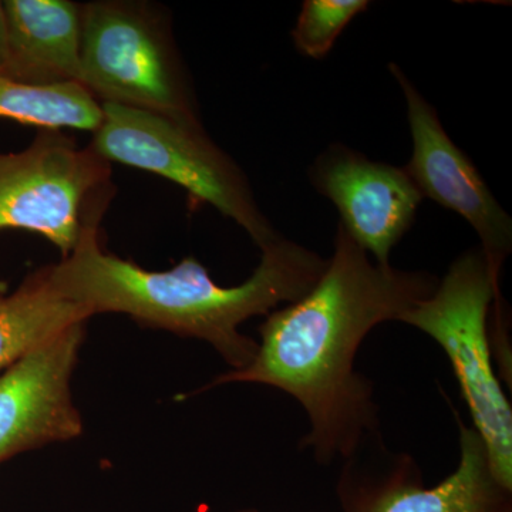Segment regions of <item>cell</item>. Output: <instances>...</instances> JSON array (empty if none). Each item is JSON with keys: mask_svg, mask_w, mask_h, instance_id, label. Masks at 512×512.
Listing matches in <instances>:
<instances>
[{"mask_svg": "<svg viewBox=\"0 0 512 512\" xmlns=\"http://www.w3.org/2000/svg\"><path fill=\"white\" fill-rule=\"evenodd\" d=\"M437 285L429 272L370 261L338 224L333 255L311 291L269 313L249 365L202 390L228 383L282 390L301 403L311 423L301 448H311L322 466L349 460L379 430L372 383L355 370L360 345L370 330L399 320Z\"/></svg>", "mask_w": 512, "mask_h": 512, "instance_id": "obj_1", "label": "cell"}, {"mask_svg": "<svg viewBox=\"0 0 512 512\" xmlns=\"http://www.w3.org/2000/svg\"><path fill=\"white\" fill-rule=\"evenodd\" d=\"M99 224L84 229L69 255L43 269L50 286L90 318L123 313L148 328L168 330L210 343L232 370L254 359L258 342L239 326L254 316L299 301L311 291L328 265L311 249L279 237L261 249V262L244 284H215L197 259L184 258L168 271H147L104 252Z\"/></svg>", "mask_w": 512, "mask_h": 512, "instance_id": "obj_2", "label": "cell"}, {"mask_svg": "<svg viewBox=\"0 0 512 512\" xmlns=\"http://www.w3.org/2000/svg\"><path fill=\"white\" fill-rule=\"evenodd\" d=\"M491 323L508 325L507 306L483 251L473 248L458 256L436 291L400 316L397 322L421 330L439 343L453 367L473 429L487 448L498 483L512 491V409L501 387L491 348Z\"/></svg>", "mask_w": 512, "mask_h": 512, "instance_id": "obj_3", "label": "cell"}, {"mask_svg": "<svg viewBox=\"0 0 512 512\" xmlns=\"http://www.w3.org/2000/svg\"><path fill=\"white\" fill-rule=\"evenodd\" d=\"M100 104H120L202 124L170 19L153 3H82V79Z\"/></svg>", "mask_w": 512, "mask_h": 512, "instance_id": "obj_4", "label": "cell"}, {"mask_svg": "<svg viewBox=\"0 0 512 512\" xmlns=\"http://www.w3.org/2000/svg\"><path fill=\"white\" fill-rule=\"evenodd\" d=\"M89 147L107 163L160 175L244 229L259 249L281 235L259 208L247 175L202 124L120 104H101Z\"/></svg>", "mask_w": 512, "mask_h": 512, "instance_id": "obj_5", "label": "cell"}, {"mask_svg": "<svg viewBox=\"0 0 512 512\" xmlns=\"http://www.w3.org/2000/svg\"><path fill=\"white\" fill-rule=\"evenodd\" d=\"M110 163L62 130H40L28 148L0 153V229L42 235L69 255L106 212Z\"/></svg>", "mask_w": 512, "mask_h": 512, "instance_id": "obj_6", "label": "cell"}, {"mask_svg": "<svg viewBox=\"0 0 512 512\" xmlns=\"http://www.w3.org/2000/svg\"><path fill=\"white\" fill-rule=\"evenodd\" d=\"M390 73L407 104L413 151L406 171L423 197L456 212L474 228L481 241L488 271L498 285L500 272L512 249V220L501 207L476 165L448 137L439 114L424 99L399 64Z\"/></svg>", "mask_w": 512, "mask_h": 512, "instance_id": "obj_7", "label": "cell"}, {"mask_svg": "<svg viewBox=\"0 0 512 512\" xmlns=\"http://www.w3.org/2000/svg\"><path fill=\"white\" fill-rule=\"evenodd\" d=\"M454 414L460 460L450 476L426 488L416 461L407 454L389 456L382 471L372 474L346 460L339 481L346 512H511V491L495 478L483 440L456 410Z\"/></svg>", "mask_w": 512, "mask_h": 512, "instance_id": "obj_8", "label": "cell"}, {"mask_svg": "<svg viewBox=\"0 0 512 512\" xmlns=\"http://www.w3.org/2000/svg\"><path fill=\"white\" fill-rule=\"evenodd\" d=\"M309 178L339 211L346 234L376 264L390 265L393 248L412 228L424 198L406 168L336 143L316 158Z\"/></svg>", "mask_w": 512, "mask_h": 512, "instance_id": "obj_9", "label": "cell"}, {"mask_svg": "<svg viewBox=\"0 0 512 512\" xmlns=\"http://www.w3.org/2000/svg\"><path fill=\"white\" fill-rule=\"evenodd\" d=\"M84 325L76 323L47 339L0 376V461L82 434L70 380Z\"/></svg>", "mask_w": 512, "mask_h": 512, "instance_id": "obj_10", "label": "cell"}, {"mask_svg": "<svg viewBox=\"0 0 512 512\" xmlns=\"http://www.w3.org/2000/svg\"><path fill=\"white\" fill-rule=\"evenodd\" d=\"M8 59L2 72L32 87L80 84L82 3L72 0H3Z\"/></svg>", "mask_w": 512, "mask_h": 512, "instance_id": "obj_11", "label": "cell"}, {"mask_svg": "<svg viewBox=\"0 0 512 512\" xmlns=\"http://www.w3.org/2000/svg\"><path fill=\"white\" fill-rule=\"evenodd\" d=\"M89 313L57 295L45 271L0 296V372L62 330L87 322Z\"/></svg>", "mask_w": 512, "mask_h": 512, "instance_id": "obj_12", "label": "cell"}, {"mask_svg": "<svg viewBox=\"0 0 512 512\" xmlns=\"http://www.w3.org/2000/svg\"><path fill=\"white\" fill-rule=\"evenodd\" d=\"M0 119L30 124L40 130L74 128L94 133L100 127L103 111L82 84L26 86L0 70Z\"/></svg>", "mask_w": 512, "mask_h": 512, "instance_id": "obj_13", "label": "cell"}, {"mask_svg": "<svg viewBox=\"0 0 512 512\" xmlns=\"http://www.w3.org/2000/svg\"><path fill=\"white\" fill-rule=\"evenodd\" d=\"M367 0H305L291 36L301 55L323 59L350 22L369 9Z\"/></svg>", "mask_w": 512, "mask_h": 512, "instance_id": "obj_14", "label": "cell"}, {"mask_svg": "<svg viewBox=\"0 0 512 512\" xmlns=\"http://www.w3.org/2000/svg\"><path fill=\"white\" fill-rule=\"evenodd\" d=\"M6 59H8V20H6L3 0H0V70L5 67Z\"/></svg>", "mask_w": 512, "mask_h": 512, "instance_id": "obj_15", "label": "cell"}, {"mask_svg": "<svg viewBox=\"0 0 512 512\" xmlns=\"http://www.w3.org/2000/svg\"><path fill=\"white\" fill-rule=\"evenodd\" d=\"M242 512H256V511H254V510H249V511H242Z\"/></svg>", "mask_w": 512, "mask_h": 512, "instance_id": "obj_16", "label": "cell"}]
</instances>
